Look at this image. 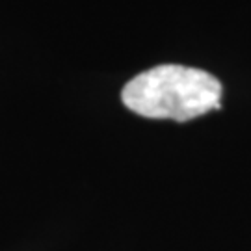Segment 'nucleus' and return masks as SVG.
Listing matches in <instances>:
<instances>
[{"instance_id":"obj_1","label":"nucleus","mask_w":251,"mask_h":251,"mask_svg":"<svg viewBox=\"0 0 251 251\" xmlns=\"http://www.w3.org/2000/svg\"><path fill=\"white\" fill-rule=\"evenodd\" d=\"M121 99L138 116L190 121L222 108V84L206 71L166 63L134 76Z\"/></svg>"}]
</instances>
